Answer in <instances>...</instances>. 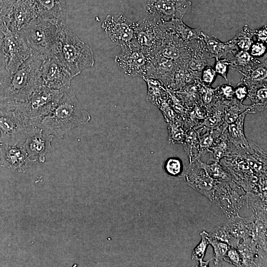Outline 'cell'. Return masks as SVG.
Wrapping results in <instances>:
<instances>
[{
    "label": "cell",
    "instance_id": "cell-1",
    "mask_svg": "<svg viewBox=\"0 0 267 267\" xmlns=\"http://www.w3.org/2000/svg\"><path fill=\"white\" fill-rule=\"evenodd\" d=\"M90 119L89 113L82 107L70 87L64 90L56 106L38 126L53 137L61 139L71 130L88 123Z\"/></svg>",
    "mask_w": 267,
    "mask_h": 267
},
{
    "label": "cell",
    "instance_id": "cell-2",
    "mask_svg": "<svg viewBox=\"0 0 267 267\" xmlns=\"http://www.w3.org/2000/svg\"><path fill=\"white\" fill-rule=\"evenodd\" d=\"M67 26L65 23L38 16L17 33L32 53L44 59L60 52Z\"/></svg>",
    "mask_w": 267,
    "mask_h": 267
},
{
    "label": "cell",
    "instance_id": "cell-3",
    "mask_svg": "<svg viewBox=\"0 0 267 267\" xmlns=\"http://www.w3.org/2000/svg\"><path fill=\"white\" fill-rule=\"evenodd\" d=\"M43 60L40 56L32 53L11 75L2 99L14 102L26 100L42 85L41 70Z\"/></svg>",
    "mask_w": 267,
    "mask_h": 267
},
{
    "label": "cell",
    "instance_id": "cell-4",
    "mask_svg": "<svg viewBox=\"0 0 267 267\" xmlns=\"http://www.w3.org/2000/svg\"><path fill=\"white\" fill-rule=\"evenodd\" d=\"M63 91L41 85L24 101H5L31 120L34 126H38L42 119L56 106Z\"/></svg>",
    "mask_w": 267,
    "mask_h": 267
},
{
    "label": "cell",
    "instance_id": "cell-5",
    "mask_svg": "<svg viewBox=\"0 0 267 267\" xmlns=\"http://www.w3.org/2000/svg\"><path fill=\"white\" fill-rule=\"evenodd\" d=\"M57 55L64 62L73 78L94 64L91 48L81 41L68 26L61 50Z\"/></svg>",
    "mask_w": 267,
    "mask_h": 267
},
{
    "label": "cell",
    "instance_id": "cell-6",
    "mask_svg": "<svg viewBox=\"0 0 267 267\" xmlns=\"http://www.w3.org/2000/svg\"><path fill=\"white\" fill-rule=\"evenodd\" d=\"M34 127L31 120L20 111L0 100V142L16 145L25 138Z\"/></svg>",
    "mask_w": 267,
    "mask_h": 267
},
{
    "label": "cell",
    "instance_id": "cell-7",
    "mask_svg": "<svg viewBox=\"0 0 267 267\" xmlns=\"http://www.w3.org/2000/svg\"><path fill=\"white\" fill-rule=\"evenodd\" d=\"M120 47V53L114 59L118 68L128 76L142 78L152 56L134 41Z\"/></svg>",
    "mask_w": 267,
    "mask_h": 267
},
{
    "label": "cell",
    "instance_id": "cell-8",
    "mask_svg": "<svg viewBox=\"0 0 267 267\" xmlns=\"http://www.w3.org/2000/svg\"><path fill=\"white\" fill-rule=\"evenodd\" d=\"M191 2L186 0H148L145 5L147 17L159 24L182 19Z\"/></svg>",
    "mask_w": 267,
    "mask_h": 267
},
{
    "label": "cell",
    "instance_id": "cell-9",
    "mask_svg": "<svg viewBox=\"0 0 267 267\" xmlns=\"http://www.w3.org/2000/svg\"><path fill=\"white\" fill-rule=\"evenodd\" d=\"M6 68L11 75L29 57L32 50L21 35L7 29L2 39Z\"/></svg>",
    "mask_w": 267,
    "mask_h": 267
},
{
    "label": "cell",
    "instance_id": "cell-10",
    "mask_svg": "<svg viewBox=\"0 0 267 267\" xmlns=\"http://www.w3.org/2000/svg\"><path fill=\"white\" fill-rule=\"evenodd\" d=\"M72 78L57 54L44 59L41 70L42 85L53 89L64 90L71 87Z\"/></svg>",
    "mask_w": 267,
    "mask_h": 267
},
{
    "label": "cell",
    "instance_id": "cell-11",
    "mask_svg": "<svg viewBox=\"0 0 267 267\" xmlns=\"http://www.w3.org/2000/svg\"><path fill=\"white\" fill-rule=\"evenodd\" d=\"M166 35L160 24L148 18H144L135 22L134 41L152 56L160 48Z\"/></svg>",
    "mask_w": 267,
    "mask_h": 267
},
{
    "label": "cell",
    "instance_id": "cell-12",
    "mask_svg": "<svg viewBox=\"0 0 267 267\" xmlns=\"http://www.w3.org/2000/svg\"><path fill=\"white\" fill-rule=\"evenodd\" d=\"M101 28L109 40L120 47L134 40L135 22L123 14L107 15Z\"/></svg>",
    "mask_w": 267,
    "mask_h": 267
},
{
    "label": "cell",
    "instance_id": "cell-13",
    "mask_svg": "<svg viewBox=\"0 0 267 267\" xmlns=\"http://www.w3.org/2000/svg\"><path fill=\"white\" fill-rule=\"evenodd\" d=\"M237 189V185L230 179L218 182L215 188L212 200L229 218L238 215V211L244 203L242 191Z\"/></svg>",
    "mask_w": 267,
    "mask_h": 267
},
{
    "label": "cell",
    "instance_id": "cell-14",
    "mask_svg": "<svg viewBox=\"0 0 267 267\" xmlns=\"http://www.w3.org/2000/svg\"><path fill=\"white\" fill-rule=\"evenodd\" d=\"M180 176L190 186L212 201L218 182L208 175L200 160L189 163Z\"/></svg>",
    "mask_w": 267,
    "mask_h": 267
},
{
    "label": "cell",
    "instance_id": "cell-15",
    "mask_svg": "<svg viewBox=\"0 0 267 267\" xmlns=\"http://www.w3.org/2000/svg\"><path fill=\"white\" fill-rule=\"evenodd\" d=\"M53 138L39 126H34L28 134L23 146L29 157L38 156L40 161L44 162L45 155L51 149Z\"/></svg>",
    "mask_w": 267,
    "mask_h": 267
},
{
    "label": "cell",
    "instance_id": "cell-16",
    "mask_svg": "<svg viewBox=\"0 0 267 267\" xmlns=\"http://www.w3.org/2000/svg\"><path fill=\"white\" fill-rule=\"evenodd\" d=\"M179 64L174 61L155 54L151 57L142 78H153L158 80L167 87Z\"/></svg>",
    "mask_w": 267,
    "mask_h": 267
},
{
    "label": "cell",
    "instance_id": "cell-17",
    "mask_svg": "<svg viewBox=\"0 0 267 267\" xmlns=\"http://www.w3.org/2000/svg\"><path fill=\"white\" fill-rule=\"evenodd\" d=\"M36 160L29 158L28 153L23 147L16 145H2L0 147V165L13 171L24 172Z\"/></svg>",
    "mask_w": 267,
    "mask_h": 267
},
{
    "label": "cell",
    "instance_id": "cell-18",
    "mask_svg": "<svg viewBox=\"0 0 267 267\" xmlns=\"http://www.w3.org/2000/svg\"><path fill=\"white\" fill-rule=\"evenodd\" d=\"M38 16L34 0H16L13 5L8 29L13 32H18Z\"/></svg>",
    "mask_w": 267,
    "mask_h": 267
},
{
    "label": "cell",
    "instance_id": "cell-19",
    "mask_svg": "<svg viewBox=\"0 0 267 267\" xmlns=\"http://www.w3.org/2000/svg\"><path fill=\"white\" fill-rule=\"evenodd\" d=\"M245 111L241 114L233 123L228 124L226 128L227 136L232 146V155H242L250 150L249 141L244 133V121L246 115Z\"/></svg>",
    "mask_w": 267,
    "mask_h": 267
},
{
    "label": "cell",
    "instance_id": "cell-20",
    "mask_svg": "<svg viewBox=\"0 0 267 267\" xmlns=\"http://www.w3.org/2000/svg\"><path fill=\"white\" fill-rule=\"evenodd\" d=\"M160 25L167 34L174 36L187 44L203 38V33L199 29L187 26L182 19L173 20Z\"/></svg>",
    "mask_w": 267,
    "mask_h": 267
},
{
    "label": "cell",
    "instance_id": "cell-21",
    "mask_svg": "<svg viewBox=\"0 0 267 267\" xmlns=\"http://www.w3.org/2000/svg\"><path fill=\"white\" fill-rule=\"evenodd\" d=\"M38 15L65 23L66 5L65 0H34Z\"/></svg>",
    "mask_w": 267,
    "mask_h": 267
},
{
    "label": "cell",
    "instance_id": "cell-22",
    "mask_svg": "<svg viewBox=\"0 0 267 267\" xmlns=\"http://www.w3.org/2000/svg\"><path fill=\"white\" fill-rule=\"evenodd\" d=\"M227 124L225 122L217 129L201 127L194 129L198 135L200 157L210 152L220 135L226 130Z\"/></svg>",
    "mask_w": 267,
    "mask_h": 267
},
{
    "label": "cell",
    "instance_id": "cell-23",
    "mask_svg": "<svg viewBox=\"0 0 267 267\" xmlns=\"http://www.w3.org/2000/svg\"><path fill=\"white\" fill-rule=\"evenodd\" d=\"M202 40L206 50L217 59H221L227 54L234 52L238 49L232 40L227 43H222L215 36L203 33Z\"/></svg>",
    "mask_w": 267,
    "mask_h": 267
},
{
    "label": "cell",
    "instance_id": "cell-24",
    "mask_svg": "<svg viewBox=\"0 0 267 267\" xmlns=\"http://www.w3.org/2000/svg\"><path fill=\"white\" fill-rule=\"evenodd\" d=\"M254 218H243L238 215L229 218L226 225L230 233L236 238L245 239L252 235L254 226Z\"/></svg>",
    "mask_w": 267,
    "mask_h": 267
},
{
    "label": "cell",
    "instance_id": "cell-25",
    "mask_svg": "<svg viewBox=\"0 0 267 267\" xmlns=\"http://www.w3.org/2000/svg\"><path fill=\"white\" fill-rule=\"evenodd\" d=\"M227 101L216 99L212 106L208 110L207 116L199 125L195 127L197 129L206 127L211 129L219 128L224 124V109Z\"/></svg>",
    "mask_w": 267,
    "mask_h": 267
},
{
    "label": "cell",
    "instance_id": "cell-26",
    "mask_svg": "<svg viewBox=\"0 0 267 267\" xmlns=\"http://www.w3.org/2000/svg\"><path fill=\"white\" fill-rule=\"evenodd\" d=\"M147 85L146 99L152 104L158 106L167 100L169 95L167 87L160 81L153 79H143Z\"/></svg>",
    "mask_w": 267,
    "mask_h": 267
},
{
    "label": "cell",
    "instance_id": "cell-27",
    "mask_svg": "<svg viewBox=\"0 0 267 267\" xmlns=\"http://www.w3.org/2000/svg\"><path fill=\"white\" fill-rule=\"evenodd\" d=\"M248 97L252 101L249 113H256L263 111L267 107V84L248 89Z\"/></svg>",
    "mask_w": 267,
    "mask_h": 267
},
{
    "label": "cell",
    "instance_id": "cell-28",
    "mask_svg": "<svg viewBox=\"0 0 267 267\" xmlns=\"http://www.w3.org/2000/svg\"><path fill=\"white\" fill-rule=\"evenodd\" d=\"M231 150L232 145L228 140L226 129L219 137L209 152L210 155L208 161L219 163L222 158L231 155Z\"/></svg>",
    "mask_w": 267,
    "mask_h": 267
},
{
    "label": "cell",
    "instance_id": "cell-29",
    "mask_svg": "<svg viewBox=\"0 0 267 267\" xmlns=\"http://www.w3.org/2000/svg\"><path fill=\"white\" fill-rule=\"evenodd\" d=\"M255 58L252 57L247 51L240 50L235 55L233 59L229 61L230 66L243 75L249 70L261 63L256 61Z\"/></svg>",
    "mask_w": 267,
    "mask_h": 267
},
{
    "label": "cell",
    "instance_id": "cell-30",
    "mask_svg": "<svg viewBox=\"0 0 267 267\" xmlns=\"http://www.w3.org/2000/svg\"><path fill=\"white\" fill-rule=\"evenodd\" d=\"M242 79V82L246 85L248 89L267 84V64L261 63L257 65L246 74Z\"/></svg>",
    "mask_w": 267,
    "mask_h": 267
},
{
    "label": "cell",
    "instance_id": "cell-31",
    "mask_svg": "<svg viewBox=\"0 0 267 267\" xmlns=\"http://www.w3.org/2000/svg\"><path fill=\"white\" fill-rule=\"evenodd\" d=\"M199 79L193 83L186 85L179 91H174L178 98L188 109L196 104L201 103L197 85V80Z\"/></svg>",
    "mask_w": 267,
    "mask_h": 267
},
{
    "label": "cell",
    "instance_id": "cell-32",
    "mask_svg": "<svg viewBox=\"0 0 267 267\" xmlns=\"http://www.w3.org/2000/svg\"><path fill=\"white\" fill-rule=\"evenodd\" d=\"M183 147L188 156L189 163L200 160V148L197 134L193 128L186 131Z\"/></svg>",
    "mask_w": 267,
    "mask_h": 267
},
{
    "label": "cell",
    "instance_id": "cell-33",
    "mask_svg": "<svg viewBox=\"0 0 267 267\" xmlns=\"http://www.w3.org/2000/svg\"><path fill=\"white\" fill-rule=\"evenodd\" d=\"M250 105H244L235 98L226 102L224 109V121L227 125L234 122L245 111L249 113Z\"/></svg>",
    "mask_w": 267,
    "mask_h": 267
},
{
    "label": "cell",
    "instance_id": "cell-34",
    "mask_svg": "<svg viewBox=\"0 0 267 267\" xmlns=\"http://www.w3.org/2000/svg\"><path fill=\"white\" fill-rule=\"evenodd\" d=\"M167 124L168 133V141L171 144L182 143L185 135L186 130L181 117L176 120Z\"/></svg>",
    "mask_w": 267,
    "mask_h": 267
},
{
    "label": "cell",
    "instance_id": "cell-35",
    "mask_svg": "<svg viewBox=\"0 0 267 267\" xmlns=\"http://www.w3.org/2000/svg\"><path fill=\"white\" fill-rule=\"evenodd\" d=\"M253 31H252L246 25L238 32L232 40L238 49L248 51L253 43Z\"/></svg>",
    "mask_w": 267,
    "mask_h": 267
},
{
    "label": "cell",
    "instance_id": "cell-36",
    "mask_svg": "<svg viewBox=\"0 0 267 267\" xmlns=\"http://www.w3.org/2000/svg\"><path fill=\"white\" fill-rule=\"evenodd\" d=\"M209 235L227 243L231 247L237 248L240 244V240L230 233L226 225L217 227L209 233Z\"/></svg>",
    "mask_w": 267,
    "mask_h": 267
},
{
    "label": "cell",
    "instance_id": "cell-37",
    "mask_svg": "<svg viewBox=\"0 0 267 267\" xmlns=\"http://www.w3.org/2000/svg\"><path fill=\"white\" fill-rule=\"evenodd\" d=\"M201 240L199 243L193 250L191 255L192 260L199 262V267H208L210 260L207 262L203 261V258L205 254L206 249L209 244L208 236L209 233L205 231L201 232Z\"/></svg>",
    "mask_w": 267,
    "mask_h": 267
},
{
    "label": "cell",
    "instance_id": "cell-38",
    "mask_svg": "<svg viewBox=\"0 0 267 267\" xmlns=\"http://www.w3.org/2000/svg\"><path fill=\"white\" fill-rule=\"evenodd\" d=\"M202 165L208 175L217 182L227 181L230 179V176L219 162H212L211 164L202 162Z\"/></svg>",
    "mask_w": 267,
    "mask_h": 267
},
{
    "label": "cell",
    "instance_id": "cell-39",
    "mask_svg": "<svg viewBox=\"0 0 267 267\" xmlns=\"http://www.w3.org/2000/svg\"><path fill=\"white\" fill-rule=\"evenodd\" d=\"M3 36H0V100L3 97L11 75L6 68V62L2 49Z\"/></svg>",
    "mask_w": 267,
    "mask_h": 267
},
{
    "label": "cell",
    "instance_id": "cell-40",
    "mask_svg": "<svg viewBox=\"0 0 267 267\" xmlns=\"http://www.w3.org/2000/svg\"><path fill=\"white\" fill-rule=\"evenodd\" d=\"M197 85L201 103L208 110L217 99L215 97V89L203 84L200 79L197 80Z\"/></svg>",
    "mask_w": 267,
    "mask_h": 267
},
{
    "label": "cell",
    "instance_id": "cell-41",
    "mask_svg": "<svg viewBox=\"0 0 267 267\" xmlns=\"http://www.w3.org/2000/svg\"><path fill=\"white\" fill-rule=\"evenodd\" d=\"M208 239L209 244L211 245L214 250V256L212 259L214 260L215 265H218L223 260L230 246L227 243L210 236L209 235Z\"/></svg>",
    "mask_w": 267,
    "mask_h": 267
},
{
    "label": "cell",
    "instance_id": "cell-42",
    "mask_svg": "<svg viewBox=\"0 0 267 267\" xmlns=\"http://www.w3.org/2000/svg\"><path fill=\"white\" fill-rule=\"evenodd\" d=\"M164 168L165 172L171 176H180L183 172L182 162L178 158L170 157L166 160Z\"/></svg>",
    "mask_w": 267,
    "mask_h": 267
},
{
    "label": "cell",
    "instance_id": "cell-43",
    "mask_svg": "<svg viewBox=\"0 0 267 267\" xmlns=\"http://www.w3.org/2000/svg\"><path fill=\"white\" fill-rule=\"evenodd\" d=\"M234 88L230 84H223L215 89V97L217 99L230 101L234 98Z\"/></svg>",
    "mask_w": 267,
    "mask_h": 267
},
{
    "label": "cell",
    "instance_id": "cell-44",
    "mask_svg": "<svg viewBox=\"0 0 267 267\" xmlns=\"http://www.w3.org/2000/svg\"><path fill=\"white\" fill-rule=\"evenodd\" d=\"M157 107L162 113L166 123L173 122L180 117L171 106L169 98L161 102Z\"/></svg>",
    "mask_w": 267,
    "mask_h": 267
},
{
    "label": "cell",
    "instance_id": "cell-45",
    "mask_svg": "<svg viewBox=\"0 0 267 267\" xmlns=\"http://www.w3.org/2000/svg\"><path fill=\"white\" fill-rule=\"evenodd\" d=\"M223 260L235 267L242 266L241 258L237 248L230 247Z\"/></svg>",
    "mask_w": 267,
    "mask_h": 267
},
{
    "label": "cell",
    "instance_id": "cell-46",
    "mask_svg": "<svg viewBox=\"0 0 267 267\" xmlns=\"http://www.w3.org/2000/svg\"><path fill=\"white\" fill-rule=\"evenodd\" d=\"M217 74L212 66H206L201 72V82L206 86H211L215 80Z\"/></svg>",
    "mask_w": 267,
    "mask_h": 267
},
{
    "label": "cell",
    "instance_id": "cell-47",
    "mask_svg": "<svg viewBox=\"0 0 267 267\" xmlns=\"http://www.w3.org/2000/svg\"><path fill=\"white\" fill-rule=\"evenodd\" d=\"M230 62L228 59H218L215 64V70L217 74L222 76L226 81H228L227 73Z\"/></svg>",
    "mask_w": 267,
    "mask_h": 267
},
{
    "label": "cell",
    "instance_id": "cell-48",
    "mask_svg": "<svg viewBox=\"0 0 267 267\" xmlns=\"http://www.w3.org/2000/svg\"><path fill=\"white\" fill-rule=\"evenodd\" d=\"M266 51V45L260 42L253 43L248 51L249 54L255 58L263 56Z\"/></svg>",
    "mask_w": 267,
    "mask_h": 267
},
{
    "label": "cell",
    "instance_id": "cell-49",
    "mask_svg": "<svg viewBox=\"0 0 267 267\" xmlns=\"http://www.w3.org/2000/svg\"><path fill=\"white\" fill-rule=\"evenodd\" d=\"M248 89L242 82L234 88V97L241 103H243L244 100L248 97Z\"/></svg>",
    "mask_w": 267,
    "mask_h": 267
},
{
    "label": "cell",
    "instance_id": "cell-50",
    "mask_svg": "<svg viewBox=\"0 0 267 267\" xmlns=\"http://www.w3.org/2000/svg\"><path fill=\"white\" fill-rule=\"evenodd\" d=\"M254 36H255L258 40V42H260L267 44V25H264L263 27L257 29L253 31Z\"/></svg>",
    "mask_w": 267,
    "mask_h": 267
},
{
    "label": "cell",
    "instance_id": "cell-51",
    "mask_svg": "<svg viewBox=\"0 0 267 267\" xmlns=\"http://www.w3.org/2000/svg\"><path fill=\"white\" fill-rule=\"evenodd\" d=\"M2 145V144L0 142V146Z\"/></svg>",
    "mask_w": 267,
    "mask_h": 267
},
{
    "label": "cell",
    "instance_id": "cell-52",
    "mask_svg": "<svg viewBox=\"0 0 267 267\" xmlns=\"http://www.w3.org/2000/svg\"><path fill=\"white\" fill-rule=\"evenodd\" d=\"M12 0L16 1V0Z\"/></svg>",
    "mask_w": 267,
    "mask_h": 267
},
{
    "label": "cell",
    "instance_id": "cell-53",
    "mask_svg": "<svg viewBox=\"0 0 267 267\" xmlns=\"http://www.w3.org/2000/svg\"></svg>",
    "mask_w": 267,
    "mask_h": 267
}]
</instances>
